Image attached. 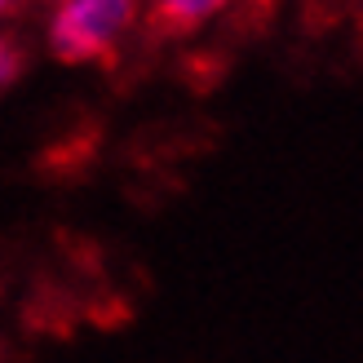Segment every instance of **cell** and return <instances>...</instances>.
<instances>
[{"label": "cell", "mask_w": 363, "mask_h": 363, "mask_svg": "<svg viewBox=\"0 0 363 363\" xmlns=\"http://www.w3.org/2000/svg\"><path fill=\"white\" fill-rule=\"evenodd\" d=\"M18 76H23V49L9 35H0V89H9Z\"/></svg>", "instance_id": "obj_3"}, {"label": "cell", "mask_w": 363, "mask_h": 363, "mask_svg": "<svg viewBox=\"0 0 363 363\" xmlns=\"http://www.w3.org/2000/svg\"><path fill=\"white\" fill-rule=\"evenodd\" d=\"M9 5H13V0H0V13H5V9H9Z\"/></svg>", "instance_id": "obj_4"}, {"label": "cell", "mask_w": 363, "mask_h": 363, "mask_svg": "<svg viewBox=\"0 0 363 363\" xmlns=\"http://www.w3.org/2000/svg\"><path fill=\"white\" fill-rule=\"evenodd\" d=\"M142 18L138 0H53L49 49L62 62H106L133 35Z\"/></svg>", "instance_id": "obj_1"}, {"label": "cell", "mask_w": 363, "mask_h": 363, "mask_svg": "<svg viewBox=\"0 0 363 363\" xmlns=\"http://www.w3.org/2000/svg\"><path fill=\"white\" fill-rule=\"evenodd\" d=\"M226 9L230 0H151V23L169 35H186V31L208 27Z\"/></svg>", "instance_id": "obj_2"}]
</instances>
